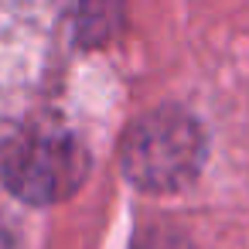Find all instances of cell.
<instances>
[{
    "instance_id": "1",
    "label": "cell",
    "mask_w": 249,
    "mask_h": 249,
    "mask_svg": "<svg viewBox=\"0 0 249 249\" xmlns=\"http://www.w3.org/2000/svg\"><path fill=\"white\" fill-rule=\"evenodd\" d=\"M205 157V140L201 130L195 126L191 116L160 109L147 120H140L126 133L123 147V164L126 174L150 191H174L188 184Z\"/></svg>"
},
{
    "instance_id": "2",
    "label": "cell",
    "mask_w": 249,
    "mask_h": 249,
    "mask_svg": "<svg viewBox=\"0 0 249 249\" xmlns=\"http://www.w3.org/2000/svg\"><path fill=\"white\" fill-rule=\"evenodd\" d=\"M86 160L72 140L45 137L35 143H18V154L7 164V178L18 188V195L35 201H52L69 195L82 181Z\"/></svg>"
}]
</instances>
